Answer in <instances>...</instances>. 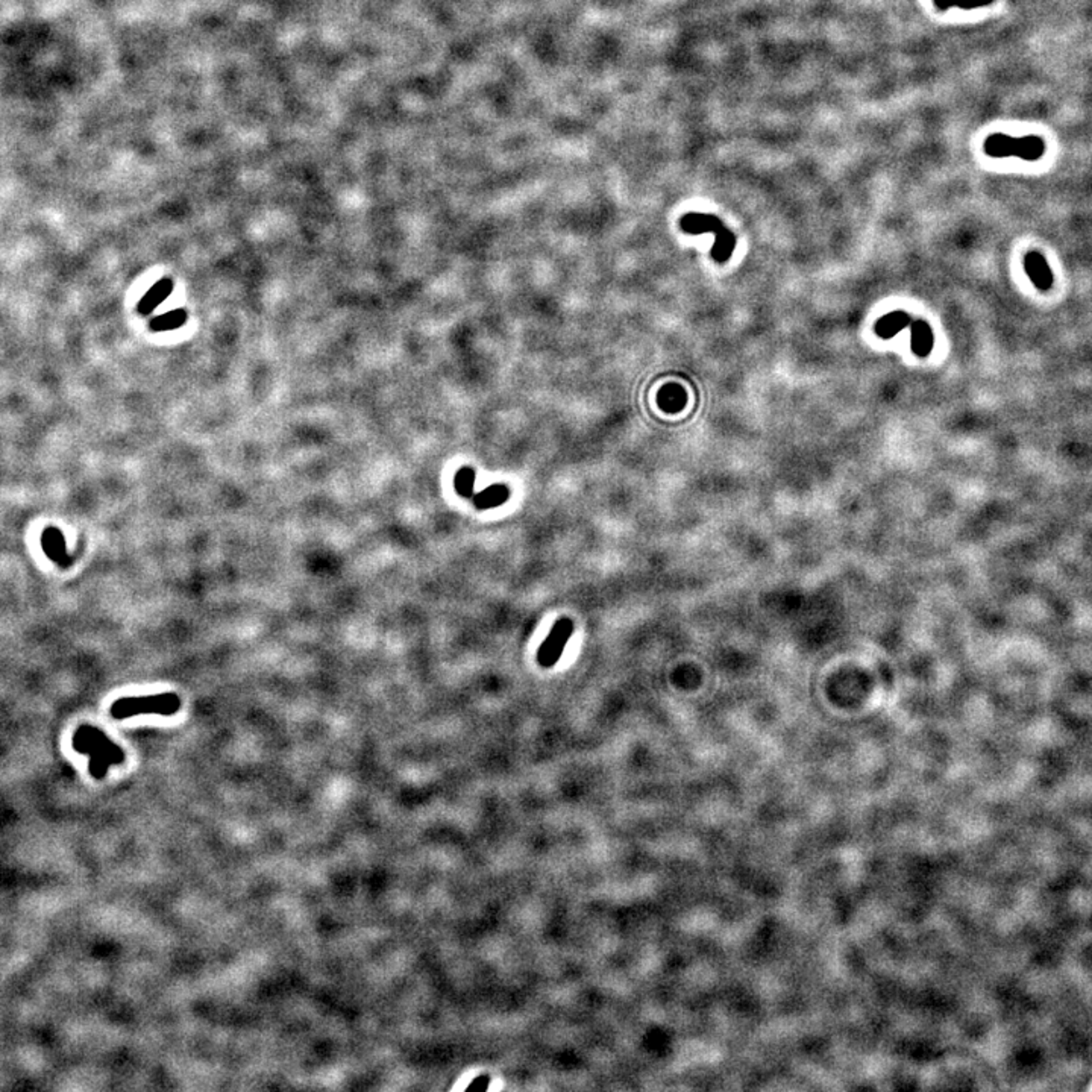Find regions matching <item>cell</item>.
Listing matches in <instances>:
<instances>
[{"mask_svg":"<svg viewBox=\"0 0 1092 1092\" xmlns=\"http://www.w3.org/2000/svg\"><path fill=\"white\" fill-rule=\"evenodd\" d=\"M681 229L692 234H704V232H712L715 234V245L712 247V258L717 263H727L733 255L734 247H736V237L730 229L727 228L724 222L721 221L713 214H702V212H689L681 217L680 221Z\"/></svg>","mask_w":1092,"mask_h":1092,"instance_id":"2","label":"cell"},{"mask_svg":"<svg viewBox=\"0 0 1092 1092\" xmlns=\"http://www.w3.org/2000/svg\"><path fill=\"white\" fill-rule=\"evenodd\" d=\"M184 322H186V311L175 310L166 313L160 318L154 319L151 326L156 331H169V329H175V328L182 325Z\"/></svg>","mask_w":1092,"mask_h":1092,"instance_id":"15","label":"cell"},{"mask_svg":"<svg viewBox=\"0 0 1092 1092\" xmlns=\"http://www.w3.org/2000/svg\"><path fill=\"white\" fill-rule=\"evenodd\" d=\"M475 478H477V473H475L472 467H462L456 473V478H454V487H456L457 493L462 498H471L472 499L473 495H475L473 493Z\"/></svg>","mask_w":1092,"mask_h":1092,"instance_id":"14","label":"cell"},{"mask_svg":"<svg viewBox=\"0 0 1092 1092\" xmlns=\"http://www.w3.org/2000/svg\"><path fill=\"white\" fill-rule=\"evenodd\" d=\"M687 404V393L680 384H666L661 387L659 395H657V406L665 411V413H678L686 407Z\"/></svg>","mask_w":1092,"mask_h":1092,"instance_id":"10","label":"cell"},{"mask_svg":"<svg viewBox=\"0 0 1092 1092\" xmlns=\"http://www.w3.org/2000/svg\"><path fill=\"white\" fill-rule=\"evenodd\" d=\"M171 288H173V286H171V281H169V279H163V281L156 283V286L152 287L140 302V311L143 314L151 313L156 309V305H160L171 293Z\"/></svg>","mask_w":1092,"mask_h":1092,"instance_id":"12","label":"cell"},{"mask_svg":"<svg viewBox=\"0 0 1092 1092\" xmlns=\"http://www.w3.org/2000/svg\"><path fill=\"white\" fill-rule=\"evenodd\" d=\"M1024 270L1028 273V279L1038 290L1047 292L1052 288V269L1047 260L1044 258V255L1039 253H1028L1024 258Z\"/></svg>","mask_w":1092,"mask_h":1092,"instance_id":"7","label":"cell"},{"mask_svg":"<svg viewBox=\"0 0 1092 1092\" xmlns=\"http://www.w3.org/2000/svg\"><path fill=\"white\" fill-rule=\"evenodd\" d=\"M41 549L44 555L49 559L50 562L55 563L59 568H69L72 566L74 559L67 554L65 548V538L63 531L57 527H46L41 533Z\"/></svg>","mask_w":1092,"mask_h":1092,"instance_id":"6","label":"cell"},{"mask_svg":"<svg viewBox=\"0 0 1092 1092\" xmlns=\"http://www.w3.org/2000/svg\"><path fill=\"white\" fill-rule=\"evenodd\" d=\"M72 747L79 754L90 758V773L94 778H102L113 765L122 763L125 753L115 745L99 727L82 724L72 737Z\"/></svg>","mask_w":1092,"mask_h":1092,"instance_id":"1","label":"cell"},{"mask_svg":"<svg viewBox=\"0 0 1092 1092\" xmlns=\"http://www.w3.org/2000/svg\"><path fill=\"white\" fill-rule=\"evenodd\" d=\"M508 498H510V489L506 484H492L480 493H475L472 503L478 510H490L506 504Z\"/></svg>","mask_w":1092,"mask_h":1092,"instance_id":"11","label":"cell"},{"mask_svg":"<svg viewBox=\"0 0 1092 1092\" xmlns=\"http://www.w3.org/2000/svg\"><path fill=\"white\" fill-rule=\"evenodd\" d=\"M911 346H912V352L916 357H920V359L929 357L930 352L935 346V335H933V329L929 325V322H926L922 319L912 320V324H911Z\"/></svg>","mask_w":1092,"mask_h":1092,"instance_id":"8","label":"cell"},{"mask_svg":"<svg viewBox=\"0 0 1092 1092\" xmlns=\"http://www.w3.org/2000/svg\"><path fill=\"white\" fill-rule=\"evenodd\" d=\"M572 635H574V624L571 620L562 618L557 620L554 627L543 640V644L538 648V665L543 668L554 666L555 663L562 659L563 651Z\"/></svg>","mask_w":1092,"mask_h":1092,"instance_id":"5","label":"cell"},{"mask_svg":"<svg viewBox=\"0 0 1092 1092\" xmlns=\"http://www.w3.org/2000/svg\"><path fill=\"white\" fill-rule=\"evenodd\" d=\"M1045 151V141L1038 135L1012 137L1003 132H995L983 141V152L991 158L1018 156L1024 161H1038L1043 158Z\"/></svg>","mask_w":1092,"mask_h":1092,"instance_id":"4","label":"cell"},{"mask_svg":"<svg viewBox=\"0 0 1092 1092\" xmlns=\"http://www.w3.org/2000/svg\"><path fill=\"white\" fill-rule=\"evenodd\" d=\"M995 0H931L935 8L941 13H946L952 8L963 9V11H971V9L985 8L992 5Z\"/></svg>","mask_w":1092,"mask_h":1092,"instance_id":"13","label":"cell"},{"mask_svg":"<svg viewBox=\"0 0 1092 1092\" xmlns=\"http://www.w3.org/2000/svg\"><path fill=\"white\" fill-rule=\"evenodd\" d=\"M911 324H912V318L906 311H892L877 320L874 331L883 340H889L896 337L898 333H901L907 326H911Z\"/></svg>","mask_w":1092,"mask_h":1092,"instance_id":"9","label":"cell"},{"mask_svg":"<svg viewBox=\"0 0 1092 1092\" xmlns=\"http://www.w3.org/2000/svg\"><path fill=\"white\" fill-rule=\"evenodd\" d=\"M181 698L173 692L156 693L146 697H125L115 700L110 713L115 719H128L139 715L173 717L181 709Z\"/></svg>","mask_w":1092,"mask_h":1092,"instance_id":"3","label":"cell"}]
</instances>
